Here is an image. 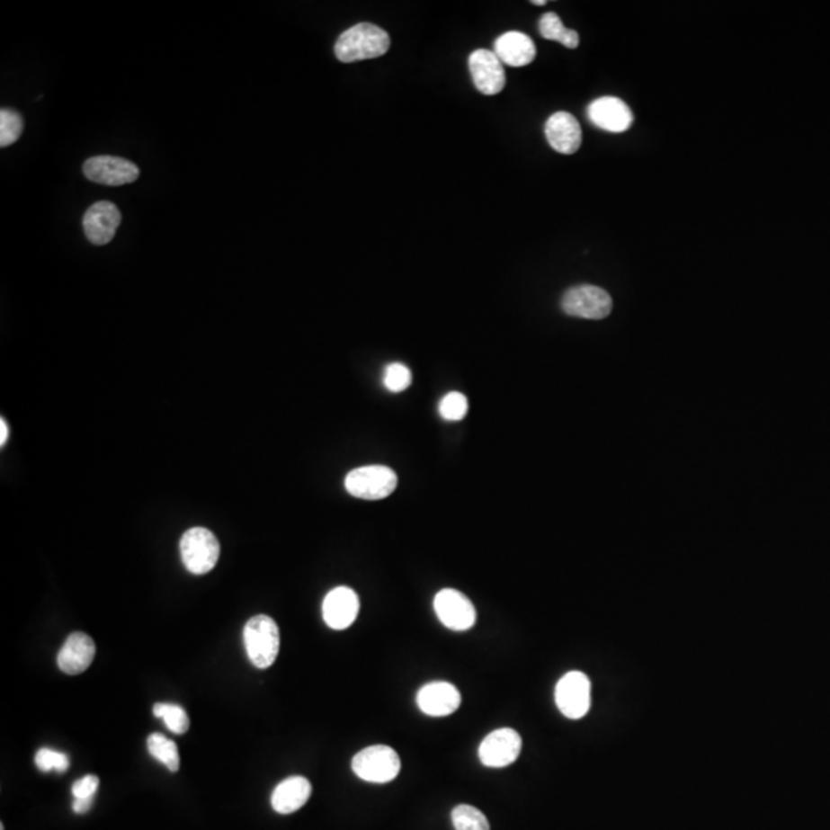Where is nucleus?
Masks as SVG:
<instances>
[{"instance_id":"f257e3e1","label":"nucleus","mask_w":830,"mask_h":830,"mask_svg":"<svg viewBox=\"0 0 830 830\" xmlns=\"http://www.w3.org/2000/svg\"><path fill=\"white\" fill-rule=\"evenodd\" d=\"M391 48V38L383 28L372 23H357L337 39L334 53L344 64L381 58Z\"/></svg>"},{"instance_id":"393cba45","label":"nucleus","mask_w":830,"mask_h":830,"mask_svg":"<svg viewBox=\"0 0 830 830\" xmlns=\"http://www.w3.org/2000/svg\"><path fill=\"white\" fill-rule=\"evenodd\" d=\"M36 766L40 772H67L69 769V758L64 752L53 751L48 747L39 749L36 754Z\"/></svg>"},{"instance_id":"1a4fd4ad","label":"nucleus","mask_w":830,"mask_h":830,"mask_svg":"<svg viewBox=\"0 0 830 830\" xmlns=\"http://www.w3.org/2000/svg\"><path fill=\"white\" fill-rule=\"evenodd\" d=\"M434 609L440 621L455 632L471 629L477 612L471 600L455 589H442L434 598Z\"/></svg>"},{"instance_id":"a878e982","label":"nucleus","mask_w":830,"mask_h":830,"mask_svg":"<svg viewBox=\"0 0 830 830\" xmlns=\"http://www.w3.org/2000/svg\"><path fill=\"white\" fill-rule=\"evenodd\" d=\"M440 415L450 422H459L468 413V400L461 392H450L442 398L439 406Z\"/></svg>"},{"instance_id":"c85d7f7f","label":"nucleus","mask_w":830,"mask_h":830,"mask_svg":"<svg viewBox=\"0 0 830 830\" xmlns=\"http://www.w3.org/2000/svg\"><path fill=\"white\" fill-rule=\"evenodd\" d=\"M94 803V799H75L73 801V810L76 814H86Z\"/></svg>"},{"instance_id":"b1692460","label":"nucleus","mask_w":830,"mask_h":830,"mask_svg":"<svg viewBox=\"0 0 830 830\" xmlns=\"http://www.w3.org/2000/svg\"><path fill=\"white\" fill-rule=\"evenodd\" d=\"M23 131V119L21 114L8 108H2L0 112V147L6 148L17 142Z\"/></svg>"},{"instance_id":"6ab92c4d","label":"nucleus","mask_w":830,"mask_h":830,"mask_svg":"<svg viewBox=\"0 0 830 830\" xmlns=\"http://www.w3.org/2000/svg\"><path fill=\"white\" fill-rule=\"evenodd\" d=\"M311 783L305 777H290L283 780L272 792L271 804L281 815L294 814L308 803L311 797Z\"/></svg>"},{"instance_id":"4be33fe9","label":"nucleus","mask_w":830,"mask_h":830,"mask_svg":"<svg viewBox=\"0 0 830 830\" xmlns=\"http://www.w3.org/2000/svg\"><path fill=\"white\" fill-rule=\"evenodd\" d=\"M153 714L157 718L164 719L165 726L177 736L186 734L190 729V718L185 709L177 704L157 703L154 704Z\"/></svg>"},{"instance_id":"f3484780","label":"nucleus","mask_w":830,"mask_h":830,"mask_svg":"<svg viewBox=\"0 0 830 830\" xmlns=\"http://www.w3.org/2000/svg\"><path fill=\"white\" fill-rule=\"evenodd\" d=\"M545 134L550 147L560 154H574L582 145V127L569 112L552 114L545 125Z\"/></svg>"},{"instance_id":"bb28decb","label":"nucleus","mask_w":830,"mask_h":830,"mask_svg":"<svg viewBox=\"0 0 830 830\" xmlns=\"http://www.w3.org/2000/svg\"><path fill=\"white\" fill-rule=\"evenodd\" d=\"M411 381H413V374L403 363L388 365L383 374V383L391 392L405 391L411 385Z\"/></svg>"},{"instance_id":"20e7f679","label":"nucleus","mask_w":830,"mask_h":830,"mask_svg":"<svg viewBox=\"0 0 830 830\" xmlns=\"http://www.w3.org/2000/svg\"><path fill=\"white\" fill-rule=\"evenodd\" d=\"M353 771L368 783H389L402 769L400 756L389 745H370L353 758Z\"/></svg>"},{"instance_id":"0eeeda50","label":"nucleus","mask_w":830,"mask_h":830,"mask_svg":"<svg viewBox=\"0 0 830 830\" xmlns=\"http://www.w3.org/2000/svg\"><path fill=\"white\" fill-rule=\"evenodd\" d=\"M557 708L571 719H580L591 708V682L583 672H567L556 688Z\"/></svg>"},{"instance_id":"2eb2a0df","label":"nucleus","mask_w":830,"mask_h":830,"mask_svg":"<svg viewBox=\"0 0 830 830\" xmlns=\"http://www.w3.org/2000/svg\"><path fill=\"white\" fill-rule=\"evenodd\" d=\"M95 643L90 635L75 632L65 640L58 656V666L67 675H80L94 661Z\"/></svg>"},{"instance_id":"7ed1b4c3","label":"nucleus","mask_w":830,"mask_h":830,"mask_svg":"<svg viewBox=\"0 0 830 830\" xmlns=\"http://www.w3.org/2000/svg\"><path fill=\"white\" fill-rule=\"evenodd\" d=\"M180 554L191 574L203 576L218 565L220 545L210 529L191 528L180 540Z\"/></svg>"},{"instance_id":"aec40b11","label":"nucleus","mask_w":830,"mask_h":830,"mask_svg":"<svg viewBox=\"0 0 830 830\" xmlns=\"http://www.w3.org/2000/svg\"><path fill=\"white\" fill-rule=\"evenodd\" d=\"M539 30L543 38L548 39V40H557V42H560L561 45L571 48V49L580 45L578 32L576 30H569V28L565 27L560 17L557 16L556 13L543 14L539 22Z\"/></svg>"},{"instance_id":"9b49d317","label":"nucleus","mask_w":830,"mask_h":830,"mask_svg":"<svg viewBox=\"0 0 830 830\" xmlns=\"http://www.w3.org/2000/svg\"><path fill=\"white\" fill-rule=\"evenodd\" d=\"M122 214L112 201H101L93 203L84 216V231L93 245H106L112 242L120 227Z\"/></svg>"},{"instance_id":"5701e85b","label":"nucleus","mask_w":830,"mask_h":830,"mask_svg":"<svg viewBox=\"0 0 830 830\" xmlns=\"http://www.w3.org/2000/svg\"><path fill=\"white\" fill-rule=\"evenodd\" d=\"M452 823L455 830H491L485 814L469 804H460L452 810Z\"/></svg>"},{"instance_id":"9d476101","label":"nucleus","mask_w":830,"mask_h":830,"mask_svg":"<svg viewBox=\"0 0 830 830\" xmlns=\"http://www.w3.org/2000/svg\"><path fill=\"white\" fill-rule=\"evenodd\" d=\"M522 736L511 727L494 730L481 741L478 756L487 767H506L519 758Z\"/></svg>"},{"instance_id":"423d86ee","label":"nucleus","mask_w":830,"mask_h":830,"mask_svg":"<svg viewBox=\"0 0 830 830\" xmlns=\"http://www.w3.org/2000/svg\"><path fill=\"white\" fill-rule=\"evenodd\" d=\"M561 309L571 317L602 320L612 311V299L598 286H574L561 299Z\"/></svg>"},{"instance_id":"cd10ccee","label":"nucleus","mask_w":830,"mask_h":830,"mask_svg":"<svg viewBox=\"0 0 830 830\" xmlns=\"http://www.w3.org/2000/svg\"><path fill=\"white\" fill-rule=\"evenodd\" d=\"M97 789H99V777L85 775L73 784L71 792L75 799H94Z\"/></svg>"},{"instance_id":"6e6552de","label":"nucleus","mask_w":830,"mask_h":830,"mask_svg":"<svg viewBox=\"0 0 830 830\" xmlns=\"http://www.w3.org/2000/svg\"><path fill=\"white\" fill-rule=\"evenodd\" d=\"M86 179L106 186H122L138 179L140 170L129 160L116 156H95L84 164Z\"/></svg>"},{"instance_id":"ddd939ff","label":"nucleus","mask_w":830,"mask_h":830,"mask_svg":"<svg viewBox=\"0 0 830 830\" xmlns=\"http://www.w3.org/2000/svg\"><path fill=\"white\" fill-rule=\"evenodd\" d=\"M323 620L331 629H348L359 615L360 602L351 587H334L323 600Z\"/></svg>"},{"instance_id":"2f4dec72","label":"nucleus","mask_w":830,"mask_h":830,"mask_svg":"<svg viewBox=\"0 0 830 830\" xmlns=\"http://www.w3.org/2000/svg\"><path fill=\"white\" fill-rule=\"evenodd\" d=\"M0 830H5V827H4V825H0Z\"/></svg>"},{"instance_id":"39448f33","label":"nucleus","mask_w":830,"mask_h":830,"mask_svg":"<svg viewBox=\"0 0 830 830\" xmlns=\"http://www.w3.org/2000/svg\"><path fill=\"white\" fill-rule=\"evenodd\" d=\"M344 487L351 495L363 500H381L396 491L397 476L391 468L381 465L363 466L351 471L344 478Z\"/></svg>"},{"instance_id":"c756f323","label":"nucleus","mask_w":830,"mask_h":830,"mask_svg":"<svg viewBox=\"0 0 830 830\" xmlns=\"http://www.w3.org/2000/svg\"><path fill=\"white\" fill-rule=\"evenodd\" d=\"M0 433H2V434H0V444L4 446V444L6 443V440H8V424H5L4 418H2V422H0Z\"/></svg>"},{"instance_id":"dca6fc26","label":"nucleus","mask_w":830,"mask_h":830,"mask_svg":"<svg viewBox=\"0 0 830 830\" xmlns=\"http://www.w3.org/2000/svg\"><path fill=\"white\" fill-rule=\"evenodd\" d=\"M461 695L454 684L434 682L424 684L417 693V704L424 714L446 717L460 708Z\"/></svg>"},{"instance_id":"7c9ffc66","label":"nucleus","mask_w":830,"mask_h":830,"mask_svg":"<svg viewBox=\"0 0 830 830\" xmlns=\"http://www.w3.org/2000/svg\"><path fill=\"white\" fill-rule=\"evenodd\" d=\"M532 4H534V5H537V6H543V5H546L548 2H546V0H534Z\"/></svg>"},{"instance_id":"f03ea898","label":"nucleus","mask_w":830,"mask_h":830,"mask_svg":"<svg viewBox=\"0 0 830 830\" xmlns=\"http://www.w3.org/2000/svg\"><path fill=\"white\" fill-rule=\"evenodd\" d=\"M244 643L248 658L255 667L272 666L281 649V630L268 615H255L245 624Z\"/></svg>"},{"instance_id":"a211bd4d","label":"nucleus","mask_w":830,"mask_h":830,"mask_svg":"<svg viewBox=\"0 0 830 830\" xmlns=\"http://www.w3.org/2000/svg\"><path fill=\"white\" fill-rule=\"evenodd\" d=\"M494 48H495L494 53L497 54L502 64L509 65L513 68L532 64L537 56L532 39L520 31L504 32L495 40Z\"/></svg>"},{"instance_id":"f8f14e48","label":"nucleus","mask_w":830,"mask_h":830,"mask_svg":"<svg viewBox=\"0 0 830 830\" xmlns=\"http://www.w3.org/2000/svg\"><path fill=\"white\" fill-rule=\"evenodd\" d=\"M472 82L481 94L495 95L506 85V75L497 54L487 49H477L469 56Z\"/></svg>"},{"instance_id":"4468645a","label":"nucleus","mask_w":830,"mask_h":830,"mask_svg":"<svg viewBox=\"0 0 830 830\" xmlns=\"http://www.w3.org/2000/svg\"><path fill=\"white\" fill-rule=\"evenodd\" d=\"M587 117L595 127L609 132L626 131L634 122V114L629 106L612 95L593 101L587 108Z\"/></svg>"},{"instance_id":"412c9836","label":"nucleus","mask_w":830,"mask_h":830,"mask_svg":"<svg viewBox=\"0 0 830 830\" xmlns=\"http://www.w3.org/2000/svg\"><path fill=\"white\" fill-rule=\"evenodd\" d=\"M148 752L157 762L162 763L170 772H177L180 769L179 747L174 741L166 738L162 734H151L148 736Z\"/></svg>"}]
</instances>
